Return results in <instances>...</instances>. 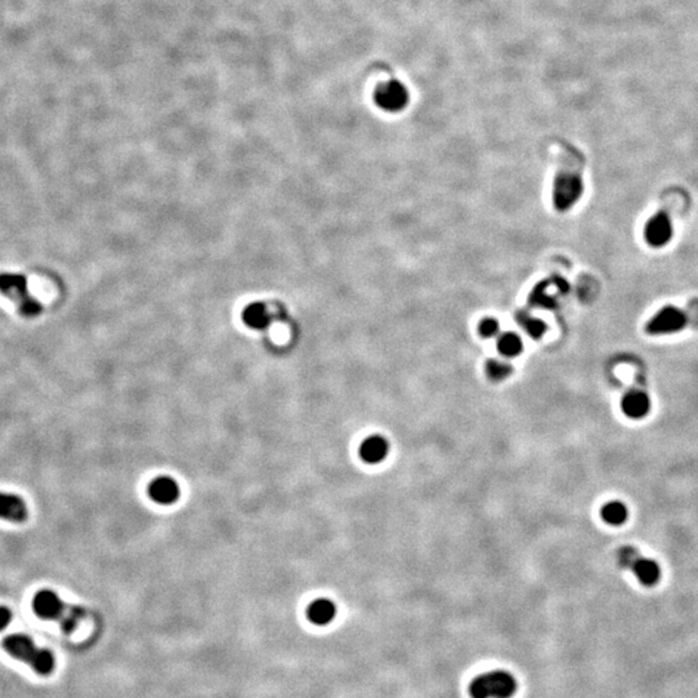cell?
Returning a JSON list of instances; mask_svg holds the SVG:
<instances>
[{"label": "cell", "mask_w": 698, "mask_h": 698, "mask_svg": "<svg viewBox=\"0 0 698 698\" xmlns=\"http://www.w3.org/2000/svg\"><path fill=\"white\" fill-rule=\"evenodd\" d=\"M516 688L518 683L513 675L497 670L476 678L471 684L470 695L472 698H511Z\"/></svg>", "instance_id": "3957f363"}, {"label": "cell", "mask_w": 698, "mask_h": 698, "mask_svg": "<svg viewBox=\"0 0 698 698\" xmlns=\"http://www.w3.org/2000/svg\"><path fill=\"white\" fill-rule=\"evenodd\" d=\"M0 293L17 304L20 313L34 317L40 313L42 307L27 291V281L18 274H0Z\"/></svg>", "instance_id": "277c9868"}, {"label": "cell", "mask_w": 698, "mask_h": 698, "mask_svg": "<svg viewBox=\"0 0 698 698\" xmlns=\"http://www.w3.org/2000/svg\"><path fill=\"white\" fill-rule=\"evenodd\" d=\"M29 516L26 503L15 494L0 492V519L10 522H25Z\"/></svg>", "instance_id": "9c48e42d"}, {"label": "cell", "mask_w": 698, "mask_h": 698, "mask_svg": "<svg viewBox=\"0 0 698 698\" xmlns=\"http://www.w3.org/2000/svg\"><path fill=\"white\" fill-rule=\"evenodd\" d=\"M12 619V612L7 607H0V631L8 626Z\"/></svg>", "instance_id": "7402d4cb"}, {"label": "cell", "mask_w": 698, "mask_h": 698, "mask_svg": "<svg viewBox=\"0 0 698 698\" xmlns=\"http://www.w3.org/2000/svg\"><path fill=\"white\" fill-rule=\"evenodd\" d=\"M497 347H498V350L502 356L513 358L519 356L520 353L522 352V341L516 334L506 332L499 336Z\"/></svg>", "instance_id": "2e32d148"}, {"label": "cell", "mask_w": 698, "mask_h": 698, "mask_svg": "<svg viewBox=\"0 0 698 698\" xmlns=\"http://www.w3.org/2000/svg\"><path fill=\"white\" fill-rule=\"evenodd\" d=\"M651 409V400L648 394L642 391H631L622 400V410L633 419L644 418Z\"/></svg>", "instance_id": "7c38bea8"}, {"label": "cell", "mask_w": 698, "mask_h": 698, "mask_svg": "<svg viewBox=\"0 0 698 698\" xmlns=\"http://www.w3.org/2000/svg\"><path fill=\"white\" fill-rule=\"evenodd\" d=\"M309 621L317 626L329 625L336 616V607L330 599H317L308 608Z\"/></svg>", "instance_id": "4fadbf2b"}, {"label": "cell", "mask_w": 698, "mask_h": 698, "mask_svg": "<svg viewBox=\"0 0 698 698\" xmlns=\"http://www.w3.org/2000/svg\"><path fill=\"white\" fill-rule=\"evenodd\" d=\"M639 557H640L639 552L636 551L634 547H623L619 551V561H621V564L623 565V566L633 568Z\"/></svg>", "instance_id": "44dd1931"}, {"label": "cell", "mask_w": 698, "mask_h": 698, "mask_svg": "<svg viewBox=\"0 0 698 698\" xmlns=\"http://www.w3.org/2000/svg\"><path fill=\"white\" fill-rule=\"evenodd\" d=\"M499 332V323L495 318H483L479 325V332L483 338H493Z\"/></svg>", "instance_id": "d6986e66"}, {"label": "cell", "mask_w": 698, "mask_h": 698, "mask_svg": "<svg viewBox=\"0 0 698 698\" xmlns=\"http://www.w3.org/2000/svg\"><path fill=\"white\" fill-rule=\"evenodd\" d=\"M633 571L637 577V580L645 586H653L660 581V577H661L660 565L653 560L644 559V557H639L636 560L635 564L633 566Z\"/></svg>", "instance_id": "5bb4252c"}, {"label": "cell", "mask_w": 698, "mask_h": 698, "mask_svg": "<svg viewBox=\"0 0 698 698\" xmlns=\"http://www.w3.org/2000/svg\"><path fill=\"white\" fill-rule=\"evenodd\" d=\"M627 516H628L627 507L621 502H609L601 509V518L605 522H608L609 525L614 527L622 525L623 522H626Z\"/></svg>", "instance_id": "9a60e30c"}, {"label": "cell", "mask_w": 698, "mask_h": 698, "mask_svg": "<svg viewBox=\"0 0 698 698\" xmlns=\"http://www.w3.org/2000/svg\"><path fill=\"white\" fill-rule=\"evenodd\" d=\"M4 651L13 658L29 663L34 672L40 675H48L54 669V657L48 649H40L34 644L33 639L22 634L9 635L3 640Z\"/></svg>", "instance_id": "6da1fadb"}, {"label": "cell", "mask_w": 698, "mask_h": 698, "mask_svg": "<svg viewBox=\"0 0 698 698\" xmlns=\"http://www.w3.org/2000/svg\"><path fill=\"white\" fill-rule=\"evenodd\" d=\"M583 180L578 173L563 171L556 176L552 189L554 205L559 211H568L581 199Z\"/></svg>", "instance_id": "5b68a950"}, {"label": "cell", "mask_w": 698, "mask_h": 698, "mask_svg": "<svg viewBox=\"0 0 698 698\" xmlns=\"http://www.w3.org/2000/svg\"><path fill=\"white\" fill-rule=\"evenodd\" d=\"M690 323L687 313L674 305H666L652 316L645 325V332L649 335H672L681 332Z\"/></svg>", "instance_id": "8992f818"}, {"label": "cell", "mask_w": 698, "mask_h": 698, "mask_svg": "<svg viewBox=\"0 0 698 698\" xmlns=\"http://www.w3.org/2000/svg\"><path fill=\"white\" fill-rule=\"evenodd\" d=\"M389 453V442L388 440L374 435L365 440L359 448V456L369 465H378L383 462Z\"/></svg>", "instance_id": "8fae6325"}, {"label": "cell", "mask_w": 698, "mask_h": 698, "mask_svg": "<svg viewBox=\"0 0 698 698\" xmlns=\"http://www.w3.org/2000/svg\"><path fill=\"white\" fill-rule=\"evenodd\" d=\"M524 329L532 338H539L546 332V325L538 318H528L524 323Z\"/></svg>", "instance_id": "ffe728a7"}, {"label": "cell", "mask_w": 698, "mask_h": 698, "mask_svg": "<svg viewBox=\"0 0 698 698\" xmlns=\"http://www.w3.org/2000/svg\"><path fill=\"white\" fill-rule=\"evenodd\" d=\"M33 610L36 616L42 619L54 621L63 618V630L70 631L78 618L81 616V610L77 608L68 610L63 600L59 595L51 590H40L36 592L33 599Z\"/></svg>", "instance_id": "7a4b0ae2"}, {"label": "cell", "mask_w": 698, "mask_h": 698, "mask_svg": "<svg viewBox=\"0 0 698 698\" xmlns=\"http://www.w3.org/2000/svg\"><path fill=\"white\" fill-rule=\"evenodd\" d=\"M485 370H486V375L493 382H502V380L507 379L512 373V367H511L510 364H507L506 361H502V359L488 361Z\"/></svg>", "instance_id": "ac0fdd59"}, {"label": "cell", "mask_w": 698, "mask_h": 698, "mask_svg": "<svg viewBox=\"0 0 698 698\" xmlns=\"http://www.w3.org/2000/svg\"><path fill=\"white\" fill-rule=\"evenodd\" d=\"M243 321L252 329H263L268 325V312L261 304L250 305L243 313Z\"/></svg>", "instance_id": "e0dca14e"}, {"label": "cell", "mask_w": 698, "mask_h": 698, "mask_svg": "<svg viewBox=\"0 0 698 698\" xmlns=\"http://www.w3.org/2000/svg\"><path fill=\"white\" fill-rule=\"evenodd\" d=\"M374 99L379 108L385 111L396 113L408 105L409 92L400 82H385L376 87Z\"/></svg>", "instance_id": "52a82bcc"}, {"label": "cell", "mask_w": 698, "mask_h": 698, "mask_svg": "<svg viewBox=\"0 0 698 698\" xmlns=\"http://www.w3.org/2000/svg\"><path fill=\"white\" fill-rule=\"evenodd\" d=\"M672 217L666 210H661L649 217L645 223L644 240L651 247L661 249L669 245L672 238Z\"/></svg>", "instance_id": "ba28073f"}, {"label": "cell", "mask_w": 698, "mask_h": 698, "mask_svg": "<svg viewBox=\"0 0 698 698\" xmlns=\"http://www.w3.org/2000/svg\"><path fill=\"white\" fill-rule=\"evenodd\" d=\"M149 497L160 504L164 506L172 504L179 499V485L173 479L162 476L153 480L152 483L149 485Z\"/></svg>", "instance_id": "30bf717a"}]
</instances>
